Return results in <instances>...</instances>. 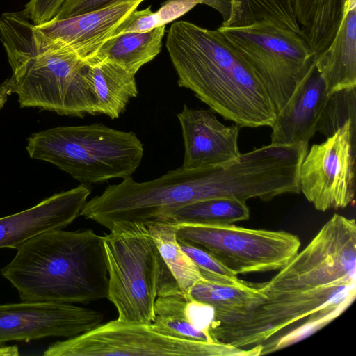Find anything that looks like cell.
<instances>
[{
	"label": "cell",
	"mask_w": 356,
	"mask_h": 356,
	"mask_svg": "<svg viewBox=\"0 0 356 356\" xmlns=\"http://www.w3.org/2000/svg\"><path fill=\"white\" fill-rule=\"evenodd\" d=\"M259 303L241 313L215 314L213 341L248 349L307 318L323 328L356 297V222L334 214L271 280L257 284Z\"/></svg>",
	"instance_id": "1"
},
{
	"label": "cell",
	"mask_w": 356,
	"mask_h": 356,
	"mask_svg": "<svg viewBox=\"0 0 356 356\" xmlns=\"http://www.w3.org/2000/svg\"><path fill=\"white\" fill-rule=\"evenodd\" d=\"M165 47L179 87L241 127H272L276 108L264 85L218 30L178 21Z\"/></svg>",
	"instance_id": "2"
},
{
	"label": "cell",
	"mask_w": 356,
	"mask_h": 356,
	"mask_svg": "<svg viewBox=\"0 0 356 356\" xmlns=\"http://www.w3.org/2000/svg\"><path fill=\"white\" fill-rule=\"evenodd\" d=\"M1 269L22 301L87 304L108 295L103 236L53 229L22 244Z\"/></svg>",
	"instance_id": "3"
},
{
	"label": "cell",
	"mask_w": 356,
	"mask_h": 356,
	"mask_svg": "<svg viewBox=\"0 0 356 356\" xmlns=\"http://www.w3.org/2000/svg\"><path fill=\"white\" fill-rule=\"evenodd\" d=\"M33 24L22 10L0 16V40L13 72L0 86V109L15 93L21 107L80 118L97 115L87 63L36 38Z\"/></svg>",
	"instance_id": "4"
},
{
	"label": "cell",
	"mask_w": 356,
	"mask_h": 356,
	"mask_svg": "<svg viewBox=\"0 0 356 356\" xmlns=\"http://www.w3.org/2000/svg\"><path fill=\"white\" fill-rule=\"evenodd\" d=\"M26 150L31 159L49 163L88 186L131 177L143 156V145L134 132L99 123L34 133Z\"/></svg>",
	"instance_id": "5"
},
{
	"label": "cell",
	"mask_w": 356,
	"mask_h": 356,
	"mask_svg": "<svg viewBox=\"0 0 356 356\" xmlns=\"http://www.w3.org/2000/svg\"><path fill=\"white\" fill-rule=\"evenodd\" d=\"M108 276L107 298L117 319L150 325L158 296L180 289L146 225L114 226L103 236Z\"/></svg>",
	"instance_id": "6"
},
{
	"label": "cell",
	"mask_w": 356,
	"mask_h": 356,
	"mask_svg": "<svg viewBox=\"0 0 356 356\" xmlns=\"http://www.w3.org/2000/svg\"><path fill=\"white\" fill-rule=\"evenodd\" d=\"M261 347L239 348L218 341L185 340L161 334L150 325L115 319L51 344L44 356H259Z\"/></svg>",
	"instance_id": "7"
},
{
	"label": "cell",
	"mask_w": 356,
	"mask_h": 356,
	"mask_svg": "<svg viewBox=\"0 0 356 356\" xmlns=\"http://www.w3.org/2000/svg\"><path fill=\"white\" fill-rule=\"evenodd\" d=\"M261 81L277 112L314 61L300 35L262 22L217 29Z\"/></svg>",
	"instance_id": "8"
},
{
	"label": "cell",
	"mask_w": 356,
	"mask_h": 356,
	"mask_svg": "<svg viewBox=\"0 0 356 356\" xmlns=\"http://www.w3.org/2000/svg\"><path fill=\"white\" fill-rule=\"evenodd\" d=\"M177 237L213 257L235 275L279 270L298 252L301 242L285 231L227 225H175Z\"/></svg>",
	"instance_id": "9"
},
{
	"label": "cell",
	"mask_w": 356,
	"mask_h": 356,
	"mask_svg": "<svg viewBox=\"0 0 356 356\" xmlns=\"http://www.w3.org/2000/svg\"><path fill=\"white\" fill-rule=\"evenodd\" d=\"M355 123L346 122L321 144H314L300 165L299 187L316 210L355 204Z\"/></svg>",
	"instance_id": "10"
},
{
	"label": "cell",
	"mask_w": 356,
	"mask_h": 356,
	"mask_svg": "<svg viewBox=\"0 0 356 356\" xmlns=\"http://www.w3.org/2000/svg\"><path fill=\"white\" fill-rule=\"evenodd\" d=\"M104 314L73 304L36 301L0 305V346L47 337L70 338L102 323Z\"/></svg>",
	"instance_id": "11"
},
{
	"label": "cell",
	"mask_w": 356,
	"mask_h": 356,
	"mask_svg": "<svg viewBox=\"0 0 356 356\" xmlns=\"http://www.w3.org/2000/svg\"><path fill=\"white\" fill-rule=\"evenodd\" d=\"M144 0H124L76 16L33 25L35 37L88 63Z\"/></svg>",
	"instance_id": "12"
},
{
	"label": "cell",
	"mask_w": 356,
	"mask_h": 356,
	"mask_svg": "<svg viewBox=\"0 0 356 356\" xmlns=\"http://www.w3.org/2000/svg\"><path fill=\"white\" fill-rule=\"evenodd\" d=\"M209 109L191 108L186 104L177 114L184 145L181 167L193 169L222 165L237 159L241 127L222 124Z\"/></svg>",
	"instance_id": "13"
},
{
	"label": "cell",
	"mask_w": 356,
	"mask_h": 356,
	"mask_svg": "<svg viewBox=\"0 0 356 356\" xmlns=\"http://www.w3.org/2000/svg\"><path fill=\"white\" fill-rule=\"evenodd\" d=\"M90 193L89 186L81 184L27 209L0 218V248L17 249L41 233L65 228L80 216Z\"/></svg>",
	"instance_id": "14"
},
{
	"label": "cell",
	"mask_w": 356,
	"mask_h": 356,
	"mask_svg": "<svg viewBox=\"0 0 356 356\" xmlns=\"http://www.w3.org/2000/svg\"><path fill=\"white\" fill-rule=\"evenodd\" d=\"M327 97L324 81L314 61L288 101L277 112L271 127V143H308L316 132Z\"/></svg>",
	"instance_id": "15"
},
{
	"label": "cell",
	"mask_w": 356,
	"mask_h": 356,
	"mask_svg": "<svg viewBox=\"0 0 356 356\" xmlns=\"http://www.w3.org/2000/svg\"><path fill=\"white\" fill-rule=\"evenodd\" d=\"M315 67L330 95L356 88V0H348L330 45L314 58Z\"/></svg>",
	"instance_id": "16"
},
{
	"label": "cell",
	"mask_w": 356,
	"mask_h": 356,
	"mask_svg": "<svg viewBox=\"0 0 356 356\" xmlns=\"http://www.w3.org/2000/svg\"><path fill=\"white\" fill-rule=\"evenodd\" d=\"M86 79L96 100L98 114L118 118L138 90L135 75L108 60L87 63Z\"/></svg>",
	"instance_id": "17"
},
{
	"label": "cell",
	"mask_w": 356,
	"mask_h": 356,
	"mask_svg": "<svg viewBox=\"0 0 356 356\" xmlns=\"http://www.w3.org/2000/svg\"><path fill=\"white\" fill-rule=\"evenodd\" d=\"M348 1L293 0L300 35L315 58L323 53L334 38Z\"/></svg>",
	"instance_id": "18"
},
{
	"label": "cell",
	"mask_w": 356,
	"mask_h": 356,
	"mask_svg": "<svg viewBox=\"0 0 356 356\" xmlns=\"http://www.w3.org/2000/svg\"><path fill=\"white\" fill-rule=\"evenodd\" d=\"M165 25L143 33H127L107 40L89 60H108L134 75L161 51ZM88 61V62H89Z\"/></svg>",
	"instance_id": "19"
},
{
	"label": "cell",
	"mask_w": 356,
	"mask_h": 356,
	"mask_svg": "<svg viewBox=\"0 0 356 356\" xmlns=\"http://www.w3.org/2000/svg\"><path fill=\"white\" fill-rule=\"evenodd\" d=\"M249 218L246 202L236 199L211 198L186 205L157 221L173 225H227Z\"/></svg>",
	"instance_id": "20"
},
{
	"label": "cell",
	"mask_w": 356,
	"mask_h": 356,
	"mask_svg": "<svg viewBox=\"0 0 356 356\" xmlns=\"http://www.w3.org/2000/svg\"><path fill=\"white\" fill-rule=\"evenodd\" d=\"M147 226L165 265L181 291L188 296L191 289L204 278L195 264L181 248L175 225L154 221Z\"/></svg>",
	"instance_id": "21"
},
{
	"label": "cell",
	"mask_w": 356,
	"mask_h": 356,
	"mask_svg": "<svg viewBox=\"0 0 356 356\" xmlns=\"http://www.w3.org/2000/svg\"><path fill=\"white\" fill-rule=\"evenodd\" d=\"M188 297L211 306L216 314L245 312L257 306L261 300L257 284L231 286L204 279L191 289Z\"/></svg>",
	"instance_id": "22"
},
{
	"label": "cell",
	"mask_w": 356,
	"mask_h": 356,
	"mask_svg": "<svg viewBox=\"0 0 356 356\" xmlns=\"http://www.w3.org/2000/svg\"><path fill=\"white\" fill-rule=\"evenodd\" d=\"M188 296L181 289L162 294L154 304V318L150 326L155 331L172 337L213 341L210 335L195 327L186 311Z\"/></svg>",
	"instance_id": "23"
},
{
	"label": "cell",
	"mask_w": 356,
	"mask_h": 356,
	"mask_svg": "<svg viewBox=\"0 0 356 356\" xmlns=\"http://www.w3.org/2000/svg\"><path fill=\"white\" fill-rule=\"evenodd\" d=\"M232 15L227 27L268 22L300 35L293 0H232Z\"/></svg>",
	"instance_id": "24"
},
{
	"label": "cell",
	"mask_w": 356,
	"mask_h": 356,
	"mask_svg": "<svg viewBox=\"0 0 356 356\" xmlns=\"http://www.w3.org/2000/svg\"><path fill=\"white\" fill-rule=\"evenodd\" d=\"M355 88L343 89L328 95L317 125L318 131L331 136L346 122L355 123Z\"/></svg>",
	"instance_id": "25"
},
{
	"label": "cell",
	"mask_w": 356,
	"mask_h": 356,
	"mask_svg": "<svg viewBox=\"0 0 356 356\" xmlns=\"http://www.w3.org/2000/svg\"><path fill=\"white\" fill-rule=\"evenodd\" d=\"M177 241L182 250L197 266L204 280L238 286L251 284L238 278L236 275L205 250L178 238Z\"/></svg>",
	"instance_id": "26"
},
{
	"label": "cell",
	"mask_w": 356,
	"mask_h": 356,
	"mask_svg": "<svg viewBox=\"0 0 356 356\" xmlns=\"http://www.w3.org/2000/svg\"><path fill=\"white\" fill-rule=\"evenodd\" d=\"M161 26L156 12L151 6L142 10H134L117 28L111 38L127 33H143Z\"/></svg>",
	"instance_id": "27"
},
{
	"label": "cell",
	"mask_w": 356,
	"mask_h": 356,
	"mask_svg": "<svg viewBox=\"0 0 356 356\" xmlns=\"http://www.w3.org/2000/svg\"><path fill=\"white\" fill-rule=\"evenodd\" d=\"M65 1L29 0L22 11L34 24H40L53 19Z\"/></svg>",
	"instance_id": "28"
},
{
	"label": "cell",
	"mask_w": 356,
	"mask_h": 356,
	"mask_svg": "<svg viewBox=\"0 0 356 356\" xmlns=\"http://www.w3.org/2000/svg\"><path fill=\"white\" fill-rule=\"evenodd\" d=\"M124 0H65L54 18H67L108 6Z\"/></svg>",
	"instance_id": "29"
},
{
	"label": "cell",
	"mask_w": 356,
	"mask_h": 356,
	"mask_svg": "<svg viewBox=\"0 0 356 356\" xmlns=\"http://www.w3.org/2000/svg\"><path fill=\"white\" fill-rule=\"evenodd\" d=\"M197 4L208 6L218 11L222 17L220 26L227 27L232 15V0H193Z\"/></svg>",
	"instance_id": "30"
},
{
	"label": "cell",
	"mask_w": 356,
	"mask_h": 356,
	"mask_svg": "<svg viewBox=\"0 0 356 356\" xmlns=\"http://www.w3.org/2000/svg\"><path fill=\"white\" fill-rule=\"evenodd\" d=\"M19 355L17 346H0V356H17Z\"/></svg>",
	"instance_id": "31"
}]
</instances>
